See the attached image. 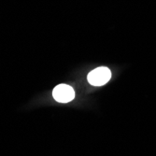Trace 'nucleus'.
<instances>
[{
  "instance_id": "nucleus-2",
  "label": "nucleus",
  "mask_w": 156,
  "mask_h": 156,
  "mask_svg": "<svg viewBox=\"0 0 156 156\" xmlns=\"http://www.w3.org/2000/svg\"><path fill=\"white\" fill-rule=\"evenodd\" d=\"M52 96L57 102L67 103L73 100L75 97V92L71 86L66 84H59L52 91Z\"/></svg>"
},
{
  "instance_id": "nucleus-1",
  "label": "nucleus",
  "mask_w": 156,
  "mask_h": 156,
  "mask_svg": "<svg viewBox=\"0 0 156 156\" xmlns=\"http://www.w3.org/2000/svg\"><path fill=\"white\" fill-rule=\"evenodd\" d=\"M88 81L94 86H102L111 79V71L105 66L94 69L88 74Z\"/></svg>"
}]
</instances>
